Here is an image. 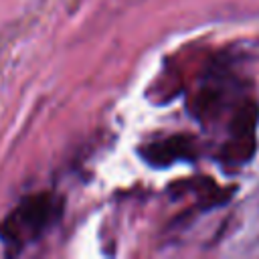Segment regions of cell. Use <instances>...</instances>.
I'll return each instance as SVG.
<instances>
[{"label":"cell","mask_w":259,"mask_h":259,"mask_svg":"<svg viewBox=\"0 0 259 259\" xmlns=\"http://www.w3.org/2000/svg\"><path fill=\"white\" fill-rule=\"evenodd\" d=\"M57 212H59V206L49 194L26 198L2 223L0 235L6 241V245L20 249L22 245H28L30 239H36L51 225V219Z\"/></svg>","instance_id":"cell-1"}]
</instances>
